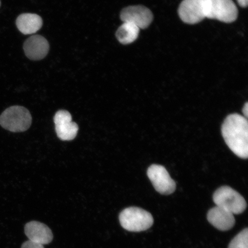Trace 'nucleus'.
Here are the masks:
<instances>
[{"instance_id": "obj_1", "label": "nucleus", "mask_w": 248, "mask_h": 248, "mask_svg": "<svg viewBox=\"0 0 248 248\" xmlns=\"http://www.w3.org/2000/svg\"><path fill=\"white\" fill-rule=\"evenodd\" d=\"M222 134L226 144L237 156L247 159L248 123L246 118L237 113L226 118L222 125Z\"/></svg>"}, {"instance_id": "obj_2", "label": "nucleus", "mask_w": 248, "mask_h": 248, "mask_svg": "<svg viewBox=\"0 0 248 248\" xmlns=\"http://www.w3.org/2000/svg\"><path fill=\"white\" fill-rule=\"evenodd\" d=\"M178 14L184 23L195 24L207 18L213 19L210 0H183Z\"/></svg>"}, {"instance_id": "obj_3", "label": "nucleus", "mask_w": 248, "mask_h": 248, "mask_svg": "<svg viewBox=\"0 0 248 248\" xmlns=\"http://www.w3.org/2000/svg\"><path fill=\"white\" fill-rule=\"evenodd\" d=\"M119 220L124 229L132 232L146 231L154 224V218L151 213L136 207L123 210L120 214Z\"/></svg>"}, {"instance_id": "obj_4", "label": "nucleus", "mask_w": 248, "mask_h": 248, "mask_svg": "<svg viewBox=\"0 0 248 248\" xmlns=\"http://www.w3.org/2000/svg\"><path fill=\"white\" fill-rule=\"evenodd\" d=\"M32 117L29 110L21 106L9 107L0 116V125L12 132H22L30 128Z\"/></svg>"}, {"instance_id": "obj_5", "label": "nucleus", "mask_w": 248, "mask_h": 248, "mask_svg": "<svg viewBox=\"0 0 248 248\" xmlns=\"http://www.w3.org/2000/svg\"><path fill=\"white\" fill-rule=\"evenodd\" d=\"M213 201L217 206L221 207L232 215H240L247 208V202L244 198L228 186H222L215 191Z\"/></svg>"}, {"instance_id": "obj_6", "label": "nucleus", "mask_w": 248, "mask_h": 248, "mask_svg": "<svg viewBox=\"0 0 248 248\" xmlns=\"http://www.w3.org/2000/svg\"><path fill=\"white\" fill-rule=\"evenodd\" d=\"M147 175L158 193L170 195L176 190V184L163 166L153 164L149 167Z\"/></svg>"}, {"instance_id": "obj_7", "label": "nucleus", "mask_w": 248, "mask_h": 248, "mask_svg": "<svg viewBox=\"0 0 248 248\" xmlns=\"http://www.w3.org/2000/svg\"><path fill=\"white\" fill-rule=\"evenodd\" d=\"M121 19L123 22L135 25L140 29H147L153 22V12L147 7L141 5L129 6L121 12Z\"/></svg>"}, {"instance_id": "obj_8", "label": "nucleus", "mask_w": 248, "mask_h": 248, "mask_svg": "<svg viewBox=\"0 0 248 248\" xmlns=\"http://www.w3.org/2000/svg\"><path fill=\"white\" fill-rule=\"evenodd\" d=\"M54 121L59 139L63 141H70L76 138L79 130L78 126L73 122L69 111L59 110L55 114Z\"/></svg>"}, {"instance_id": "obj_9", "label": "nucleus", "mask_w": 248, "mask_h": 248, "mask_svg": "<svg viewBox=\"0 0 248 248\" xmlns=\"http://www.w3.org/2000/svg\"><path fill=\"white\" fill-rule=\"evenodd\" d=\"M213 19L231 23L237 20L238 9L232 0H210Z\"/></svg>"}, {"instance_id": "obj_10", "label": "nucleus", "mask_w": 248, "mask_h": 248, "mask_svg": "<svg viewBox=\"0 0 248 248\" xmlns=\"http://www.w3.org/2000/svg\"><path fill=\"white\" fill-rule=\"evenodd\" d=\"M25 234L33 243L46 245L53 240V234L47 226L38 221H31L25 226Z\"/></svg>"}, {"instance_id": "obj_11", "label": "nucleus", "mask_w": 248, "mask_h": 248, "mask_svg": "<svg viewBox=\"0 0 248 248\" xmlns=\"http://www.w3.org/2000/svg\"><path fill=\"white\" fill-rule=\"evenodd\" d=\"M24 50L27 57L31 60H40L47 55L49 46L44 37L34 35L25 42Z\"/></svg>"}, {"instance_id": "obj_12", "label": "nucleus", "mask_w": 248, "mask_h": 248, "mask_svg": "<svg viewBox=\"0 0 248 248\" xmlns=\"http://www.w3.org/2000/svg\"><path fill=\"white\" fill-rule=\"evenodd\" d=\"M207 218L211 224L221 231L230 230L235 224L234 215L217 206L209 211Z\"/></svg>"}, {"instance_id": "obj_13", "label": "nucleus", "mask_w": 248, "mask_h": 248, "mask_svg": "<svg viewBox=\"0 0 248 248\" xmlns=\"http://www.w3.org/2000/svg\"><path fill=\"white\" fill-rule=\"evenodd\" d=\"M42 25V18L36 14H21L16 20L18 30L24 35L35 33L41 29Z\"/></svg>"}, {"instance_id": "obj_14", "label": "nucleus", "mask_w": 248, "mask_h": 248, "mask_svg": "<svg viewBox=\"0 0 248 248\" xmlns=\"http://www.w3.org/2000/svg\"><path fill=\"white\" fill-rule=\"evenodd\" d=\"M140 29L135 25L124 22L117 30L116 36L123 45H129L138 39Z\"/></svg>"}, {"instance_id": "obj_15", "label": "nucleus", "mask_w": 248, "mask_h": 248, "mask_svg": "<svg viewBox=\"0 0 248 248\" xmlns=\"http://www.w3.org/2000/svg\"><path fill=\"white\" fill-rule=\"evenodd\" d=\"M228 248H248V229H244L229 244Z\"/></svg>"}, {"instance_id": "obj_16", "label": "nucleus", "mask_w": 248, "mask_h": 248, "mask_svg": "<svg viewBox=\"0 0 248 248\" xmlns=\"http://www.w3.org/2000/svg\"><path fill=\"white\" fill-rule=\"evenodd\" d=\"M21 248H45L43 245L33 243L31 241L25 242L21 246Z\"/></svg>"}, {"instance_id": "obj_17", "label": "nucleus", "mask_w": 248, "mask_h": 248, "mask_svg": "<svg viewBox=\"0 0 248 248\" xmlns=\"http://www.w3.org/2000/svg\"><path fill=\"white\" fill-rule=\"evenodd\" d=\"M243 113L244 114V117L247 119L248 115V103L246 102V104L244 105V107L243 108Z\"/></svg>"}, {"instance_id": "obj_18", "label": "nucleus", "mask_w": 248, "mask_h": 248, "mask_svg": "<svg viewBox=\"0 0 248 248\" xmlns=\"http://www.w3.org/2000/svg\"><path fill=\"white\" fill-rule=\"evenodd\" d=\"M237 1L240 7L243 8L247 7L248 0H237Z\"/></svg>"}, {"instance_id": "obj_19", "label": "nucleus", "mask_w": 248, "mask_h": 248, "mask_svg": "<svg viewBox=\"0 0 248 248\" xmlns=\"http://www.w3.org/2000/svg\"><path fill=\"white\" fill-rule=\"evenodd\" d=\"M0 7H1V1H0Z\"/></svg>"}]
</instances>
